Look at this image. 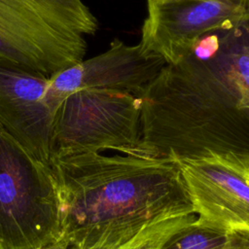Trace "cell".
Listing matches in <instances>:
<instances>
[{
  "instance_id": "cell-6",
  "label": "cell",
  "mask_w": 249,
  "mask_h": 249,
  "mask_svg": "<svg viewBox=\"0 0 249 249\" xmlns=\"http://www.w3.org/2000/svg\"><path fill=\"white\" fill-rule=\"evenodd\" d=\"M135 109L136 100L124 89L91 88L68 94L53 114L51 160L122 143L118 124Z\"/></svg>"
},
{
  "instance_id": "cell-1",
  "label": "cell",
  "mask_w": 249,
  "mask_h": 249,
  "mask_svg": "<svg viewBox=\"0 0 249 249\" xmlns=\"http://www.w3.org/2000/svg\"><path fill=\"white\" fill-rule=\"evenodd\" d=\"M51 160L61 242L73 249H116L151 224L195 213L170 153L152 144L119 143Z\"/></svg>"
},
{
  "instance_id": "cell-2",
  "label": "cell",
  "mask_w": 249,
  "mask_h": 249,
  "mask_svg": "<svg viewBox=\"0 0 249 249\" xmlns=\"http://www.w3.org/2000/svg\"><path fill=\"white\" fill-rule=\"evenodd\" d=\"M97 29L83 0H0V55L48 76L82 61Z\"/></svg>"
},
{
  "instance_id": "cell-8",
  "label": "cell",
  "mask_w": 249,
  "mask_h": 249,
  "mask_svg": "<svg viewBox=\"0 0 249 249\" xmlns=\"http://www.w3.org/2000/svg\"><path fill=\"white\" fill-rule=\"evenodd\" d=\"M165 64L161 57L143 53L139 44L128 46L115 39L104 53L50 76L48 100L55 111L64 97L79 89L109 88L144 91Z\"/></svg>"
},
{
  "instance_id": "cell-10",
  "label": "cell",
  "mask_w": 249,
  "mask_h": 249,
  "mask_svg": "<svg viewBox=\"0 0 249 249\" xmlns=\"http://www.w3.org/2000/svg\"><path fill=\"white\" fill-rule=\"evenodd\" d=\"M160 249H249L247 234L230 233L195 222L174 232Z\"/></svg>"
},
{
  "instance_id": "cell-5",
  "label": "cell",
  "mask_w": 249,
  "mask_h": 249,
  "mask_svg": "<svg viewBox=\"0 0 249 249\" xmlns=\"http://www.w3.org/2000/svg\"><path fill=\"white\" fill-rule=\"evenodd\" d=\"M249 22V0H147L139 46L166 64L189 55L214 32Z\"/></svg>"
},
{
  "instance_id": "cell-3",
  "label": "cell",
  "mask_w": 249,
  "mask_h": 249,
  "mask_svg": "<svg viewBox=\"0 0 249 249\" xmlns=\"http://www.w3.org/2000/svg\"><path fill=\"white\" fill-rule=\"evenodd\" d=\"M60 232L52 168L0 124V249H40L57 243Z\"/></svg>"
},
{
  "instance_id": "cell-11",
  "label": "cell",
  "mask_w": 249,
  "mask_h": 249,
  "mask_svg": "<svg viewBox=\"0 0 249 249\" xmlns=\"http://www.w3.org/2000/svg\"><path fill=\"white\" fill-rule=\"evenodd\" d=\"M196 220V213L177 214L157 221L116 249H160L177 231Z\"/></svg>"
},
{
  "instance_id": "cell-14",
  "label": "cell",
  "mask_w": 249,
  "mask_h": 249,
  "mask_svg": "<svg viewBox=\"0 0 249 249\" xmlns=\"http://www.w3.org/2000/svg\"><path fill=\"white\" fill-rule=\"evenodd\" d=\"M155 1H162V0H155Z\"/></svg>"
},
{
  "instance_id": "cell-7",
  "label": "cell",
  "mask_w": 249,
  "mask_h": 249,
  "mask_svg": "<svg viewBox=\"0 0 249 249\" xmlns=\"http://www.w3.org/2000/svg\"><path fill=\"white\" fill-rule=\"evenodd\" d=\"M50 76L0 55V124L35 159L51 167L54 110Z\"/></svg>"
},
{
  "instance_id": "cell-12",
  "label": "cell",
  "mask_w": 249,
  "mask_h": 249,
  "mask_svg": "<svg viewBox=\"0 0 249 249\" xmlns=\"http://www.w3.org/2000/svg\"><path fill=\"white\" fill-rule=\"evenodd\" d=\"M40 249H73V248L70 246H67L61 242H57V243H54V244H52V245H49V246H46V247H43Z\"/></svg>"
},
{
  "instance_id": "cell-4",
  "label": "cell",
  "mask_w": 249,
  "mask_h": 249,
  "mask_svg": "<svg viewBox=\"0 0 249 249\" xmlns=\"http://www.w3.org/2000/svg\"><path fill=\"white\" fill-rule=\"evenodd\" d=\"M177 165L197 225L249 235V155L233 151L182 155Z\"/></svg>"
},
{
  "instance_id": "cell-9",
  "label": "cell",
  "mask_w": 249,
  "mask_h": 249,
  "mask_svg": "<svg viewBox=\"0 0 249 249\" xmlns=\"http://www.w3.org/2000/svg\"><path fill=\"white\" fill-rule=\"evenodd\" d=\"M198 45L220 65L236 94V107L249 111V22L207 35Z\"/></svg>"
},
{
  "instance_id": "cell-13",
  "label": "cell",
  "mask_w": 249,
  "mask_h": 249,
  "mask_svg": "<svg viewBox=\"0 0 249 249\" xmlns=\"http://www.w3.org/2000/svg\"><path fill=\"white\" fill-rule=\"evenodd\" d=\"M247 236H248V243H249V235L247 234Z\"/></svg>"
}]
</instances>
